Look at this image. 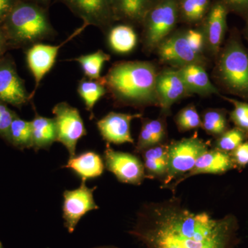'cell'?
Returning a JSON list of instances; mask_svg holds the SVG:
<instances>
[{
  "label": "cell",
  "mask_w": 248,
  "mask_h": 248,
  "mask_svg": "<svg viewBox=\"0 0 248 248\" xmlns=\"http://www.w3.org/2000/svg\"><path fill=\"white\" fill-rule=\"evenodd\" d=\"M238 230L234 215L215 218L172 198L143 205L129 233L147 248H234Z\"/></svg>",
  "instance_id": "obj_1"
},
{
  "label": "cell",
  "mask_w": 248,
  "mask_h": 248,
  "mask_svg": "<svg viewBox=\"0 0 248 248\" xmlns=\"http://www.w3.org/2000/svg\"><path fill=\"white\" fill-rule=\"evenodd\" d=\"M157 72L148 62H120L114 63L101 78L116 104L142 108L159 105L156 91Z\"/></svg>",
  "instance_id": "obj_2"
},
{
  "label": "cell",
  "mask_w": 248,
  "mask_h": 248,
  "mask_svg": "<svg viewBox=\"0 0 248 248\" xmlns=\"http://www.w3.org/2000/svg\"><path fill=\"white\" fill-rule=\"evenodd\" d=\"M1 27L8 44L19 46H31L56 35L45 8L27 0L18 1Z\"/></svg>",
  "instance_id": "obj_3"
},
{
  "label": "cell",
  "mask_w": 248,
  "mask_h": 248,
  "mask_svg": "<svg viewBox=\"0 0 248 248\" xmlns=\"http://www.w3.org/2000/svg\"><path fill=\"white\" fill-rule=\"evenodd\" d=\"M217 75L229 92L248 100V52L238 39H231L222 50Z\"/></svg>",
  "instance_id": "obj_4"
},
{
  "label": "cell",
  "mask_w": 248,
  "mask_h": 248,
  "mask_svg": "<svg viewBox=\"0 0 248 248\" xmlns=\"http://www.w3.org/2000/svg\"><path fill=\"white\" fill-rule=\"evenodd\" d=\"M179 17L178 0H158L143 22L145 50L157 48L174 30Z\"/></svg>",
  "instance_id": "obj_5"
},
{
  "label": "cell",
  "mask_w": 248,
  "mask_h": 248,
  "mask_svg": "<svg viewBox=\"0 0 248 248\" xmlns=\"http://www.w3.org/2000/svg\"><path fill=\"white\" fill-rule=\"evenodd\" d=\"M208 142L197 136L169 144L167 172L161 187H166L190 172L201 155L208 151Z\"/></svg>",
  "instance_id": "obj_6"
},
{
  "label": "cell",
  "mask_w": 248,
  "mask_h": 248,
  "mask_svg": "<svg viewBox=\"0 0 248 248\" xmlns=\"http://www.w3.org/2000/svg\"><path fill=\"white\" fill-rule=\"evenodd\" d=\"M56 124L58 139L66 148L70 157L76 155L78 141L87 135L83 119L79 111L68 103H58L52 110Z\"/></svg>",
  "instance_id": "obj_7"
},
{
  "label": "cell",
  "mask_w": 248,
  "mask_h": 248,
  "mask_svg": "<svg viewBox=\"0 0 248 248\" xmlns=\"http://www.w3.org/2000/svg\"><path fill=\"white\" fill-rule=\"evenodd\" d=\"M86 27H88L86 24H83L60 45H48L38 43L31 46L30 48L28 49L26 53L28 67L33 76L35 81V89L31 94V99L40 86L42 80L53 68L60 49L68 42L80 35Z\"/></svg>",
  "instance_id": "obj_8"
},
{
  "label": "cell",
  "mask_w": 248,
  "mask_h": 248,
  "mask_svg": "<svg viewBox=\"0 0 248 248\" xmlns=\"http://www.w3.org/2000/svg\"><path fill=\"white\" fill-rule=\"evenodd\" d=\"M96 188V186L90 188L86 182H81L78 188L63 192L62 211L64 226L68 232H74L81 218L86 214L99 208L93 195Z\"/></svg>",
  "instance_id": "obj_9"
},
{
  "label": "cell",
  "mask_w": 248,
  "mask_h": 248,
  "mask_svg": "<svg viewBox=\"0 0 248 248\" xmlns=\"http://www.w3.org/2000/svg\"><path fill=\"white\" fill-rule=\"evenodd\" d=\"M104 157L106 169L120 182L138 186L146 178L143 164L136 155L116 151L107 143Z\"/></svg>",
  "instance_id": "obj_10"
},
{
  "label": "cell",
  "mask_w": 248,
  "mask_h": 248,
  "mask_svg": "<svg viewBox=\"0 0 248 248\" xmlns=\"http://www.w3.org/2000/svg\"><path fill=\"white\" fill-rule=\"evenodd\" d=\"M87 27L93 26L104 32L110 30L114 22L110 0H60Z\"/></svg>",
  "instance_id": "obj_11"
},
{
  "label": "cell",
  "mask_w": 248,
  "mask_h": 248,
  "mask_svg": "<svg viewBox=\"0 0 248 248\" xmlns=\"http://www.w3.org/2000/svg\"><path fill=\"white\" fill-rule=\"evenodd\" d=\"M156 49L161 61L178 68L190 63L202 64V55L191 47L185 31L170 35Z\"/></svg>",
  "instance_id": "obj_12"
},
{
  "label": "cell",
  "mask_w": 248,
  "mask_h": 248,
  "mask_svg": "<svg viewBox=\"0 0 248 248\" xmlns=\"http://www.w3.org/2000/svg\"><path fill=\"white\" fill-rule=\"evenodd\" d=\"M31 99L24 80L17 74L11 60L0 61V100L15 107L21 108Z\"/></svg>",
  "instance_id": "obj_13"
},
{
  "label": "cell",
  "mask_w": 248,
  "mask_h": 248,
  "mask_svg": "<svg viewBox=\"0 0 248 248\" xmlns=\"http://www.w3.org/2000/svg\"><path fill=\"white\" fill-rule=\"evenodd\" d=\"M156 91L161 115L165 116L169 115L174 103L190 94L178 68H167L158 73Z\"/></svg>",
  "instance_id": "obj_14"
},
{
  "label": "cell",
  "mask_w": 248,
  "mask_h": 248,
  "mask_svg": "<svg viewBox=\"0 0 248 248\" xmlns=\"http://www.w3.org/2000/svg\"><path fill=\"white\" fill-rule=\"evenodd\" d=\"M141 113H121L110 112L97 122V127L103 140L116 145L134 144L130 133V124L135 119L141 118Z\"/></svg>",
  "instance_id": "obj_15"
},
{
  "label": "cell",
  "mask_w": 248,
  "mask_h": 248,
  "mask_svg": "<svg viewBox=\"0 0 248 248\" xmlns=\"http://www.w3.org/2000/svg\"><path fill=\"white\" fill-rule=\"evenodd\" d=\"M228 9L222 1H218L210 8L205 17L203 31L205 46L213 55L219 53L220 48L227 30Z\"/></svg>",
  "instance_id": "obj_16"
},
{
  "label": "cell",
  "mask_w": 248,
  "mask_h": 248,
  "mask_svg": "<svg viewBox=\"0 0 248 248\" xmlns=\"http://www.w3.org/2000/svg\"><path fill=\"white\" fill-rule=\"evenodd\" d=\"M232 169H235V166L229 153L217 149L208 150L198 158L190 172L172 184L168 186L166 188L175 189L179 184L187 178L197 174H222Z\"/></svg>",
  "instance_id": "obj_17"
},
{
  "label": "cell",
  "mask_w": 248,
  "mask_h": 248,
  "mask_svg": "<svg viewBox=\"0 0 248 248\" xmlns=\"http://www.w3.org/2000/svg\"><path fill=\"white\" fill-rule=\"evenodd\" d=\"M158 0H110L115 21L143 24L147 14Z\"/></svg>",
  "instance_id": "obj_18"
},
{
  "label": "cell",
  "mask_w": 248,
  "mask_h": 248,
  "mask_svg": "<svg viewBox=\"0 0 248 248\" xmlns=\"http://www.w3.org/2000/svg\"><path fill=\"white\" fill-rule=\"evenodd\" d=\"M63 168L71 169L81 182H86L102 176L105 165L100 155L94 151H86L69 157Z\"/></svg>",
  "instance_id": "obj_19"
},
{
  "label": "cell",
  "mask_w": 248,
  "mask_h": 248,
  "mask_svg": "<svg viewBox=\"0 0 248 248\" xmlns=\"http://www.w3.org/2000/svg\"><path fill=\"white\" fill-rule=\"evenodd\" d=\"M178 70L190 94L196 93L203 96L219 94L202 63H190L178 68Z\"/></svg>",
  "instance_id": "obj_20"
},
{
  "label": "cell",
  "mask_w": 248,
  "mask_h": 248,
  "mask_svg": "<svg viewBox=\"0 0 248 248\" xmlns=\"http://www.w3.org/2000/svg\"><path fill=\"white\" fill-rule=\"evenodd\" d=\"M146 178L164 180L167 172L169 144L160 143L141 153Z\"/></svg>",
  "instance_id": "obj_21"
},
{
  "label": "cell",
  "mask_w": 248,
  "mask_h": 248,
  "mask_svg": "<svg viewBox=\"0 0 248 248\" xmlns=\"http://www.w3.org/2000/svg\"><path fill=\"white\" fill-rule=\"evenodd\" d=\"M31 122L32 127V148L36 152L50 148L58 139L55 119L42 117L35 111V117Z\"/></svg>",
  "instance_id": "obj_22"
},
{
  "label": "cell",
  "mask_w": 248,
  "mask_h": 248,
  "mask_svg": "<svg viewBox=\"0 0 248 248\" xmlns=\"http://www.w3.org/2000/svg\"><path fill=\"white\" fill-rule=\"evenodd\" d=\"M138 42V35L131 26L120 24L111 27L108 31V42L111 50L119 54H128L133 51Z\"/></svg>",
  "instance_id": "obj_23"
},
{
  "label": "cell",
  "mask_w": 248,
  "mask_h": 248,
  "mask_svg": "<svg viewBox=\"0 0 248 248\" xmlns=\"http://www.w3.org/2000/svg\"><path fill=\"white\" fill-rule=\"evenodd\" d=\"M77 91L80 97L84 101L86 110L90 112L91 120H93L94 118L93 109L94 106L107 93L105 85L102 79L91 80L85 77L79 80Z\"/></svg>",
  "instance_id": "obj_24"
},
{
  "label": "cell",
  "mask_w": 248,
  "mask_h": 248,
  "mask_svg": "<svg viewBox=\"0 0 248 248\" xmlns=\"http://www.w3.org/2000/svg\"><path fill=\"white\" fill-rule=\"evenodd\" d=\"M6 141L21 151L27 148H32L31 122L22 120L16 115L10 126Z\"/></svg>",
  "instance_id": "obj_25"
},
{
  "label": "cell",
  "mask_w": 248,
  "mask_h": 248,
  "mask_svg": "<svg viewBox=\"0 0 248 248\" xmlns=\"http://www.w3.org/2000/svg\"><path fill=\"white\" fill-rule=\"evenodd\" d=\"M111 57L102 50H98L94 53L81 55L78 58L72 59L79 63L84 72L85 77L91 80L101 79V73L106 62L110 61Z\"/></svg>",
  "instance_id": "obj_26"
},
{
  "label": "cell",
  "mask_w": 248,
  "mask_h": 248,
  "mask_svg": "<svg viewBox=\"0 0 248 248\" xmlns=\"http://www.w3.org/2000/svg\"><path fill=\"white\" fill-rule=\"evenodd\" d=\"M179 17L188 24H198L210 9V0H178Z\"/></svg>",
  "instance_id": "obj_27"
},
{
  "label": "cell",
  "mask_w": 248,
  "mask_h": 248,
  "mask_svg": "<svg viewBox=\"0 0 248 248\" xmlns=\"http://www.w3.org/2000/svg\"><path fill=\"white\" fill-rule=\"evenodd\" d=\"M227 112L224 109L210 108L204 111L202 117V128L208 135L218 138L229 128Z\"/></svg>",
  "instance_id": "obj_28"
},
{
  "label": "cell",
  "mask_w": 248,
  "mask_h": 248,
  "mask_svg": "<svg viewBox=\"0 0 248 248\" xmlns=\"http://www.w3.org/2000/svg\"><path fill=\"white\" fill-rule=\"evenodd\" d=\"M248 139L247 135L240 129L236 127L228 129L224 133L217 138L216 141L214 143V149L230 153Z\"/></svg>",
  "instance_id": "obj_29"
},
{
  "label": "cell",
  "mask_w": 248,
  "mask_h": 248,
  "mask_svg": "<svg viewBox=\"0 0 248 248\" xmlns=\"http://www.w3.org/2000/svg\"><path fill=\"white\" fill-rule=\"evenodd\" d=\"M178 130L181 133L202 128V118L193 104L182 109L175 117Z\"/></svg>",
  "instance_id": "obj_30"
},
{
  "label": "cell",
  "mask_w": 248,
  "mask_h": 248,
  "mask_svg": "<svg viewBox=\"0 0 248 248\" xmlns=\"http://www.w3.org/2000/svg\"><path fill=\"white\" fill-rule=\"evenodd\" d=\"M222 97L234 106V109L230 113V118L235 127L242 130L248 137V103L223 96Z\"/></svg>",
  "instance_id": "obj_31"
},
{
  "label": "cell",
  "mask_w": 248,
  "mask_h": 248,
  "mask_svg": "<svg viewBox=\"0 0 248 248\" xmlns=\"http://www.w3.org/2000/svg\"><path fill=\"white\" fill-rule=\"evenodd\" d=\"M163 117H159L156 120H149V119H143L142 120V125H144L147 130L151 134L152 138L155 145L164 143L166 139V125L164 117H166L161 115Z\"/></svg>",
  "instance_id": "obj_32"
},
{
  "label": "cell",
  "mask_w": 248,
  "mask_h": 248,
  "mask_svg": "<svg viewBox=\"0 0 248 248\" xmlns=\"http://www.w3.org/2000/svg\"><path fill=\"white\" fill-rule=\"evenodd\" d=\"M17 114L0 100V137L6 140L11 124Z\"/></svg>",
  "instance_id": "obj_33"
},
{
  "label": "cell",
  "mask_w": 248,
  "mask_h": 248,
  "mask_svg": "<svg viewBox=\"0 0 248 248\" xmlns=\"http://www.w3.org/2000/svg\"><path fill=\"white\" fill-rule=\"evenodd\" d=\"M235 169L241 170L248 165V141H244L236 149L229 153Z\"/></svg>",
  "instance_id": "obj_34"
},
{
  "label": "cell",
  "mask_w": 248,
  "mask_h": 248,
  "mask_svg": "<svg viewBox=\"0 0 248 248\" xmlns=\"http://www.w3.org/2000/svg\"><path fill=\"white\" fill-rule=\"evenodd\" d=\"M186 35L189 44L196 53L202 55L203 47L205 46V37L202 30L190 29L186 31Z\"/></svg>",
  "instance_id": "obj_35"
},
{
  "label": "cell",
  "mask_w": 248,
  "mask_h": 248,
  "mask_svg": "<svg viewBox=\"0 0 248 248\" xmlns=\"http://www.w3.org/2000/svg\"><path fill=\"white\" fill-rule=\"evenodd\" d=\"M228 11L248 15V0H221Z\"/></svg>",
  "instance_id": "obj_36"
},
{
  "label": "cell",
  "mask_w": 248,
  "mask_h": 248,
  "mask_svg": "<svg viewBox=\"0 0 248 248\" xmlns=\"http://www.w3.org/2000/svg\"><path fill=\"white\" fill-rule=\"evenodd\" d=\"M19 0H0V25L3 24Z\"/></svg>",
  "instance_id": "obj_37"
},
{
  "label": "cell",
  "mask_w": 248,
  "mask_h": 248,
  "mask_svg": "<svg viewBox=\"0 0 248 248\" xmlns=\"http://www.w3.org/2000/svg\"><path fill=\"white\" fill-rule=\"evenodd\" d=\"M7 45L8 41L6 39V34H5L2 27L0 25V57L4 54Z\"/></svg>",
  "instance_id": "obj_38"
},
{
  "label": "cell",
  "mask_w": 248,
  "mask_h": 248,
  "mask_svg": "<svg viewBox=\"0 0 248 248\" xmlns=\"http://www.w3.org/2000/svg\"><path fill=\"white\" fill-rule=\"evenodd\" d=\"M27 1H32V2L35 3V4L45 6L46 5H48L52 0H27Z\"/></svg>",
  "instance_id": "obj_39"
},
{
  "label": "cell",
  "mask_w": 248,
  "mask_h": 248,
  "mask_svg": "<svg viewBox=\"0 0 248 248\" xmlns=\"http://www.w3.org/2000/svg\"><path fill=\"white\" fill-rule=\"evenodd\" d=\"M246 37H247V38L248 40V15L247 21H246Z\"/></svg>",
  "instance_id": "obj_40"
},
{
  "label": "cell",
  "mask_w": 248,
  "mask_h": 248,
  "mask_svg": "<svg viewBox=\"0 0 248 248\" xmlns=\"http://www.w3.org/2000/svg\"><path fill=\"white\" fill-rule=\"evenodd\" d=\"M94 248H117L114 247V246H100V247H97Z\"/></svg>",
  "instance_id": "obj_41"
},
{
  "label": "cell",
  "mask_w": 248,
  "mask_h": 248,
  "mask_svg": "<svg viewBox=\"0 0 248 248\" xmlns=\"http://www.w3.org/2000/svg\"><path fill=\"white\" fill-rule=\"evenodd\" d=\"M0 248H4V246H3L2 244H1V241H0Z\"/></svg>",
  "instance_id": "obj_42"
}]
</instances>
